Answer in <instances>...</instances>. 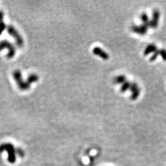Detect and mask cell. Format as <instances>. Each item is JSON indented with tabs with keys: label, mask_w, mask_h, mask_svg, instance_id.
Listing matches in <instances>:
<instances>
[{
	"label": "cell",
	"mask_w": 166,
	"mask_h": 166,
	"mask_svg": "<svg viewBox=\"0 0 166 166\" xmlns=\"http://www.w3.org/2000/svg\"><path fill=\"white\" fill-rule=\"evenodd\" d=\"M12 75L14 78V80L16 81L18 87H19L20 90L27 91L29 89L31 84H30L28 81L25 82V81L22 79V73L20 71H19V70H15L12 73Z\"/></svg>",
	"instance_id": "cell-1"
},
{
	"label": "cell",
	"mask_w": 166,
	"mask_h": 166,
	"mask_svg": "<svg viewBox=\"0 0 166 166\" xmlns=\"http://www.w3.org/2000/svg\"><path fill=\"white\" fill-rule=\"evenodd\" d=\"M6 151L8 154V161L10 163H14L16 159L14 147L10 143H4L0 146V152Z\"/></svg>",
	"instance_id": "cell-2"
},
{
	"label": "cell",
	"mask_w": 166,
	"mask_h": 166,
	"mask_svg": "<svg viewBox=\"0 0 166 166\" xmlns=\"http://www.w3.org/2000/svg\"><path fill=\"white\" fill-rule=\"evenodd\" d=\"M7 31L10 36H12L13 38H14L15 40H16L17 45L18 47H23L24 44V40L14 27H13L12 25H9L8 27H7Z\"/></svg>",
	"instance_id": "cell-3"
},
{
	"label": "cell",
	"mask_w": 166,
	"mask_h": 166,
	"mask_svg": "<svg viewBox=\"0 0 166 166\" xmlns=\"http://www.w3.org/2000/svg\"><path fill=\"white\" fill-rule=\"evenodd\" d=\"M5 48L8 50L7 57L9 58L14 57L15 54H16V49H15V47L13 46V44L6 40L2 41L0 42V51H2Z\"/></svg>",
	"instance_id": "cell-4"
},
{
	"label": "cell",
	"mask_w": 166,
	"mask_h": 166,
	"mask_svg": "<svg viewBox=\"0 0 166 166\" xmlns=\"http://www.w3.org/2000/svg\"><path fill=\"white\" fill-rule=\"evenodd\" d=\"M160 17V12L157 9H154L153 12L152 19L150 21V27L156 28L157 27L159 19Z\"/></svg>",
	"instance_id": "cell-5"
},
{
	"label": "cell",
	"mask_w": 166,
	"mask_h": 166,
	"mask_svg": "<svg viewBox=\"0 0 166 166\" xmlns=\"http://www.w3.org/2000/svg\"><path fill=\"white\" fill-rule=\"evenodd\" d=\"M148 27L145 25L142 24L140 26L133 25L132 27V30L135 33H137L140 35H145L148 31Z\"/></svg>",
	"instance_id": "cell-6"
},
{
	"label": "cell",
	"mask_w": 166,
	"mask_h": 166,
	"mask_svg": "<svg viewBox=\"0 0 166 166\" xmlns=\"http://www.w3.org/2000/svg\"><path fill=\"white\" fill-rule=\"evenodd\" d=\"M93 53L97 56L101 57L103 60H108L109 58V55L105 51L99 47H95L93 49Z\"/></svg>",
	"instance_id": "cell-7"
},
{
	"label": "cell",
	"mask_w": 166,
	"mask_h": 166,
	"mask_svg": "<svg viewBox=\"0 0 166 166\" xmlns=\"http://www.w3.org/2000/svg\"><path fill=\"white\" fill-rule=\"evenodd\" d=\"M157 50V48L156 45H154V44H150L149 45H148L145 48V51H144V55H148L151 53H154L155 51Z\"/></svg>",
	"instance_id": "cell-8"
},
{
	"label": "cell",
	"mask_w": 166,
	"mask_h": 166,
	"mask_svg": "<svg viewBox=\"0 0 166 166\" xmlns=\"http://www.w3.org/2000/svg\"><path fill=\"white\" fill-rule=\"evenodd\" d=\"M4 19V13L3 11L0 10V35H1L3 31L5 30L6 28V24L3 21Z\"/></svg>",
	"instance_id": "cell-9"
},
{
	"label": "cell",
	"mask_w": 166,
	"mask_h": 166,
	"mask_svg": "<svg viewBox=\"0 0 166 166\" xmlns=\"http://www.w3.org/2000/svg\"><path fill=\"white\" fill-rule=\"evenodd\" d=\"M140 18H141V20L143 22V24L147 26L148 27H150V20L149 17L148 16V15L146 13H143L141 14V16H140Z\"/></svg>",
	"instance_id": "cell-10"
},
{
	"label": "cell",
	"mask_w": 166,
	"mask_h": 166,
	"mask_svg": "<svg viewBox=\"0 0 166 166\" xmlns=\"http://www.w3.org/2000/svg\"><path fill=\"white\" fill-rule=\"evenodd\" d=\"M126 81V78H125V76L124 75H119L116 77L114 79V83L117 84H123Z\"/></svg>",
	"instance_id": "cell-11"
},
{
	"label": "cell",
	"mask_w": 166,
	"mask_h": 166,
	"mask_svg": "<svg viewBox=\"0 0 166 166\" xmlns=\"http://www.w3.org/2000/svg\"><path fill=\"white\" fill-rule=\"evenodd\" d=\"M39 79V76L36 75V74H31L28 77L27 81L30 84H31L33 83H35Z\"/></svg>",
	"instance_id": "cell-12"
},
{
	"label": "cell",
	"mask_w": 166,
	"mask_h": 166,
	"mask_svg": "<svg viewBox=\"0 0 166 166\" xmlns=\"http://www.w3.org/2000/svg\"><path fill=\"white\" fill-rule=\"evenodd\" d=\"M131 83L129 82V81H125V83H124L123 84H122L121 87V92H125V91H127V90H129L131 86Z\"/></svg>",
	"instance_id": "cell-13"
},
{
	"label": "cell",
	"mask_w": 166,
	"mask_h": 166,
	"mask_svg": "<svg viewBox=\"0 0 166 166\" xmlns=\"http://www.w3.org/2000/svg\"><path fill=\"white\" fill-rule=\"evenodd\" d=\"M140 94V89L134 92H132L131 95V99L132 100H135L137 99L138 97H139Z\"/></svg>",
	"instance_id": "cell-14"
},
{
	"label": "cell",
	"mask_w": 166,
	"mask_h": 166,
	"mask_svg": "<svg viewBox=\"0 0 166 166\" xmlns=\"http://www.w3.org/2000/svg\"><path fill=\"white\" fill-rule=\"evenodd\" d=\"M158 55H159V50H157L156 51H155L154 52V54H153L152 56L150 58V61L151 62H153L154 60H156L157 57H158Z\"/></svg>",
	"instance_id": "cell-15"
},
{
	"label": "cell",
	"mask_w": 166,
	"mask_h": 166,
	"mask_svg": "<svg viewBox=\"0 0 166 166\" xmlns=\"http://www.w3.org/2000/svg\"><path fill=\"white\" fill-rule=\"evenodd\" d=\"M159 55H161L162 58L164 61H166V50L164 49H162L159 50Z\"/></svg>",
	"instance_id": "cell-16"
}]
</instances>
